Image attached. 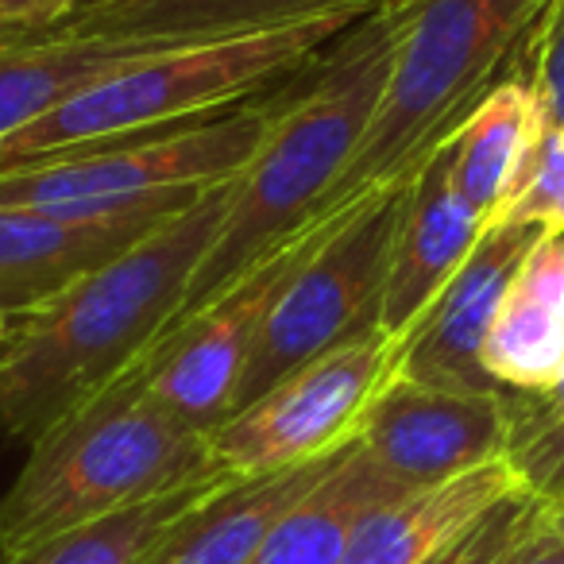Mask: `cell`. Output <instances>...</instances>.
Listing matches in <instances>:
<instances>
[{
  "instance_id": "6da1fadb",
  "label": "cell",
  "mask_w": 564,
  "mask_h": 564,
  "mask_svg": "<svg viewBox=\"0 0 564 564\" xmlns=\"http://www.w3.org/2000/svg\"><path fill=\"white\" fill-rule=\"evenodd\" d=\"M399 35L402 0H387L383 9L364 17L352 32L325 47L299 78L286 82L271 132L263 135L251 163L236 174L228 209L202 267L143 356L174 337L194 314L213 306L267 251L322 217L325 197L352 163L376 117Z\"/></svg>"
},
{
  "instance_id": "7a4b0ae2",
  "label": "cell",
  "mask_w": 564,
  "mask_h": 564,
  "mask_svg": "<svg viewBox=\"0 0 564 564\" xmlns=\"http://www.w3.org/2000/svg\"><path fill=\"white\" fill-rule=\"evenodd\" d=\"M232 186L205 189L128 256L12 325L0 348V437L35 445L140 360L202 267Z\"/></svg>"
},
{
  "instance_id": "3957f363",
  "label": "cell",
  "mask_w": 564,
  "mask_h": 564,
  "mask_svg": "<svg viewBox=\"0 0 564 564\" xmlns=\"http://www.w3.org/2000/svg\"><path fill=\"white\" fill-rule=\"evenodd\" d=\"M549 0H402V35L383 97L322 217L410 182L460 135L471 112L518 78Z\"/></svg>"
},
{
  "instance_id": "277c9868",
  "label": "cell",
  "mask_w": 564,
  "mask_h": 564,
  "mask_svg": "<svg viewBox=\"0 0 564 564\" xmlns=\"http://www.w3.org/2000/svg\"><path fill=\"white\" fill-rule=\"evenodd\" d=\"M371 12L376 9H345L267 32L163 47L86 86L55 112L12 135L0 148V171L236 109L251 97L286 86Z\"/></svg>"
},
{
  "instance_id": "5b68a950",
  "label": "cell",
  "mask_w": 564,
  "mask_h": 564,
  "mask_svg": "<svg viewBox=\"0 0 564 564\" xmlns=\"http://www.w3.org/2000/svg\"><path fill=\"white\" fill-rule=\"evenodd\" d=\"M209 468L205 433L132 387H109L35 441L20 476L0 495V556L155 499Z\"/></svg>"
},
{
  "instance_id": "8992f818",
  "label": "cell",
  "mask_w": 564,
  "mask_h": 564,
  "mask_svg": "<svg viewBox=\"0 0 564 564\" xmlns=\"http://www.w3.org/2000/svg\"><path fill=\"white\" fill-rule=\"evenodd\" d=\"M282 89L286 86L251 97L217 117L89 143V148L0 171V205H35V209L120 205L163 194V189L228 182L251 163L263 135L271 132Z\"/></svg>"
},
{
  "instance_id": "52a82bcc",
  "label": "cell",
  "mask_w": 564,
  "mask_h": 564,
  "mask_svg": "<svg viewBox=\"0 0 564 564\" xmlns=\"http://www.w3.org/2000/svg\"><path fill=\"white\" fill-rule=\"evenodd\" d=\"M402 202L406 182L360 197L352 217L282 282L243 364L232 414L259 402L302 364L345 345L356 333L379 329V299Z\"/></svg>"
},
{
  "instance_id": "ba28073f",
  "label": "cell",
  "mask_w": 564,
  "mask_h": 564,
  "mask_svg": "<svg viewBox=\"0 0 564 564\" xmlns=\"http://www.w3.org/2000/svg\"><path fill=\"white\" fill-rule=\"evenodd\" d=\"M406 337L364 329L302 364L279 387L209 433V456L228 476H267L337 456L360 437L376 394L399 376Z\"/></svg>"
},
{
  "instance_id": "9c48e42d",
  "label": "cell",
  "mask_w": 564,
  "mask_h": 564,
  "mask_svg": "<svg viewBox=\"0 0 564 564\" xmlns=\"http://www.w3.org/2000/svg\"><path fill=\"white\" fill-rule=\"evenodd\" d=\"M356 202L329 209L325 217H314L306 228L267 251L251 271L240 274L236 286H228L213 306L194 314L174 337H166L159 348H151L135 368H128L112 387H132L143 399L163 406L182 425L209 437L220 422L232 414L236 387H240L243 364L256 345V333L271 310L282 282L291 279L348 217Z\"/></svg>"
},
{
  "instance_id": "30bf717a",
  "label": "cell",
  "mask_w": 564,
  "mask_h": 564,
  "mask_svg": "<svg viewBox=\"0 0 564 564\" xmlns=\"http://www.w3.org/2000/svg\"><path fill=\"white\" fill-rule=\"evenodd\" d=\"M220 186V182H217ZM213 186H182L120 205H0V314L20 322L128 256Z\"/></svg>"
},
{
  "instance_id": "8fae6325",
  "label": "cell",
  "mask_w": 564,
  "mask_h": 564,
  "mask_svg": "<svg viewBox=\"0 0 564 564\" xmlns=\"http://www.w3.org/2000/svg\"><path fill=\"white\" fill-rule=\"evenodd\" d=\"M518 394L448 391L399 376L376 394L360 422V448L394 484L437 487L510 456Z\"/></svg>"
},
{
  "instance_id": "7c38bea8",
  "label": "cell",
  "mask_w": 564,
  "mask_h": 564,
  "mask_svg": "<svg viewBox=\"0 0 564 564\" xmlns=\"http://www.w3.org/2000/svg\"><path fill=\"white\" fill-rule=\"evenodd\" d=\"M541 240L545 232L533 225L491 220L430 314L410 329L402 345V376L448 391H499L484 371L479 352L518 267Z\"/></svg>"
},
{
  "instance_id": "4fadbf2b",
  "label": "cell",
  "mask_w": 564,
  "mask_h": 564,
  "mask_svg": "<svg viewBox=\"0 0 564 564\" xmlns=\"http://www.w3.org/2000/svg\"><path fill=\"white\" fill-rule=\"evenodd\" d=\"M448 151L453 143L406 182V202L394 228L383 299H379V329L391 337H410V329L430 314L437 294L460 271L487 228L484 217L453 189Z\"/></svg>"
},
{
  "instance_id": "5bb4252c",
  "label": "cell",
  "mask_w": 564,
  "mask_h": 564,
  "mask_svg": "<svg viewBox=\"0 0 564 564\" xmlns=\"http://www.w3.org/2000/svg\"><path fill=\"white\" fill-rule=\"evenodd\" d=\"M484 371L507 394L541 399L564 376V236L525 256L484 337Z\"/></svg>"
},
{
  "instance_id": "9a60e30c",
  "label": "cell",
  "mask_w": 564,
  "mask_h": 564,
  "mask_svg": "<svg viewBox=\"0 0 564 564\" xmlns=\"http://www.w3.org/2000/svg\"><path fill=\"white\" fill-rule=\"evenodd\" d=\"M518 487L522 479L514 464L502 456L437 487L399 495L364 514V522L348 538L340 564H425Z\"/></svg>"
},
{
  "instance_id": "2e32d148",
  "label": "cell",
  "mask_w": 564,
  "mask_h": 564,
  "mask_svg": "<svg viewBox=\"0 0 564 564\" xmlns=\"http://www.w3.org/2000/svg\"><path fill=\"white\" fill-rule=\"evenodd\" d=\"M166 40H124V35L89 32H40L17 47L0 51V148L28 124L43 120L94 82L140 63Z\"/></svg>"
},
{
  "instance_id": "e0dca14e",
  "label": "cell",
  "mask_w": 564,
  "mask_h": 564,
  "mask_svg": "<svg viewBox=\"0 0 564 564\" xmlns=\"http://www.w3.org/2000/svg\"><path fill=\"white\" fill-rule=\"evenodd\" d=\"M356 445V441H352ZM348 445V448H352ZM345 448V453H348ZM345 453L267 476L228 479L217 495L189 510L148 564H251L279 518L310 495Z\"/></svg>"
},
{
  "instance_id": "ac0fdd59",
  "label": "cell",
  "mask_w": 564,
  "mask_h": 564,
  "mask_svg": "<svg viewBox=\"0 0 564 564\" xmlns=\"http://www.w3.org/2000/svg\"><path fill=\"white\" fill-rule=\"evenodd\" d=\"M383 4L387 0H94L63 28L89 35H124V40L205 43L345 9H383Z\"/></svg>"
},
{
  "instance_id": "d6986e66",
  "label": "cell",
  "mask_w": 564,
  "mask_h": 564,
  "mask_svg": "<svg viewBox=\"0 0 564 564\" xmlns=\"http://www.w3.org/2000/svg\"><path fill=\"white\" fill-rule=\"evenodd\" d=\"M410 487L394 484L387 471L376 468L368 453L356 441L333 471L302 495L286 514L279 518L251 564H340L352 530L383 502L406 495Z\"/></svg>"
},
{
  "instance_id": "ffe728a7",
  "label": "cell",
  "mask_w": 564,
  "mask_h": 564,
  "mask_svg": "<svg viewBox=\"0 0 564 564\" xmlns=\"http://www.w3.org/2000/svg\"><path fill=\"white\" fill-rule=\"evenodd\" d=\"M541 109L530 86L518 78L502 82L460 128L448 151V178L453 189L491 225L514 197L530 151L541 132Z\"/></svg>"
},
{
  "instance_id": "44dd1931",
  "label": "cell",
  "mask_w": 564,
  "mask_h": 564,
  "mask_svg": "<svg viewBox=\"0 0 564 564\" xmlns=\"http://www.w3.org/2000/svg\"><path fill=\"white\" fill-rule=\"evenodd\" d=\"M228 479L240 476H228L225 468L213 464L209 471L155 495V499L132 502V507L112 510V514H101L94 522H82L74 530L58 533V538L20 549V553H4L0 564H148L155 549L166 541V533L189 510L202 507L209 495H217Z\"/></svg>"
},
{
  "instance_id": "7402d4cb",
  "label": "cell",
  "mask_w": 564,
  "mask_h": 564,
  "mask_svg": "<svg viewBox=\"0 0 564 564\" xmlns=\"http://www.w3.org/2000/svg\"><path fill=\"white\" fill-rule=\"evenodd\" d=\"M495 220H518L545 236H564V124H541L522 182Z\"/></svg>"
},
{
  "instance_id": "603a6c76",
  "label": "cell",
  "mask_w": 564,
  "mask_h": 564,
  "mask_svg": "<svg viewBox=\"0 0 564 564\" xmlns=\"http://www.w3.org/2000/svg\"><path fill=\"white\" fill-rule=\"evenodd\" d=\"M533 507H538V499H533L525 487H518L507 499L495 502L491 510H484L460 538L448 541V545L441 549L437 556H430L425 564H507L510 549L522 538Z\"/></svg>"
},
{
  "instance_id": "cb8c5ba5",
  "label": "cell",
  "mask_w": 564,
  "mask_h": 564,
  "mask_svg": "<svg viewBox=\"0 0 564 564\" xmlns=\"http://www.w3.org/2000/svg\"><path fill=\"white\" fill-rule=\"evenodd\" d=\"M545 124H564V0H549L518 66Z\"/></svg>"
},
{
  "instance_id": "d4e9b609",
  "label": "cell",
  "mask_w": 564,
  "mask_h": 564,
  "mask_svg": "<svg viewBox=\"0 0 564 564\" xmlns=\"http://www.w3.org/2000/svg\"><path fill=\"white\" fill-rule=\"evenodd\" d=\"M507 460L533 499L564 502V417L518 437Z\"/></svg>"
},
{
  "instance_id": "484cf974",
  "label": "cell",
  "mask_w": 564,
  "mask_h": 564,
  "mask_svg": "<svg viewBox=\"0 0 564 564\" xmlns=\"http://www.w3.org/2000/svg\"><path fill=\"white\" fill-rule=\"evenodd\" d=\"M507 564H564V502L538 499Z\"/></svg>"
},
{
  "instance_id": "4316f807",
  "label": "cell",
  "mask_w": 564,
  "mask_h": 564,
  "mask_svg": "<svg viewBox=\"0 0 564 564\" xmlns=\"http://www.w3.org/2000/svg\"><path fill=\"white\" fill-rule=\"evenodd\" d=\"M74 17V0H0V24L24 32H55Z\"/></svg>"
},
{
  "instance_id": "83f0119b",
  "label": "cell",
  "mask_w": 564,
  "mask_h": 564,
  "mask_svg": "<svg viewBox=\"0 0 564 564\" xmlns=\"http://www.w3.org/2000/svg\"><path fill=\"white\" fill-rule=\"evenodd\" d=\"M561 417H564V376H561V383H556L549 394H541V399H522V394H518V433H514V441L525 437L530 430H541V425H549V422H561ZM510 448H514V445H510Z\"/></svg>"
},
{
  "instance_id": "f1b7e54d",
  "label": "cell",
  "mask_w": 564,
  "mask_h": 564,
  "mask_svg": "<svg viewBox=\"0 0 564 564\" xmlns=\"http://www.w3.org/2000/svg\"><path fill=\"white\" fill-rule=\"evenodd\" d=\"M32 35H40V32H24V28H4V24H0V51L17 47V43L32 40Z\"/></svg>"
},
{
  "instance_id": "f546056e",
  "label": "cell",
  "mask_w": 564,
  "mask_h": 564,
  "mask_svg": "<svg viewBox=\"0 0 564 564\" xmlns=\"http://www.w3.org/2000/svg\"><path fill=\"white\" fill-rule=\"evenodd\" d=\"M12 325H17V322H12V317L0 314V348H4V345H9V340H12Z\"/></svg>"
},
{
  "instance_id": "4dcf8cb0",
  "label": "cell",
  "mask_w": 564,
  "mask_h": 564,
  "mask_svg": "<svg viewBox=\"0 0 564 564\" xmlns=\"http://www.w3.org/2000/svg\"><path fill=\"white\" fill-rule=\"evenodd\" d=\"M89 4H94V0H74V12H82V9H89Z\"/></svg>"
}]
</instances>
